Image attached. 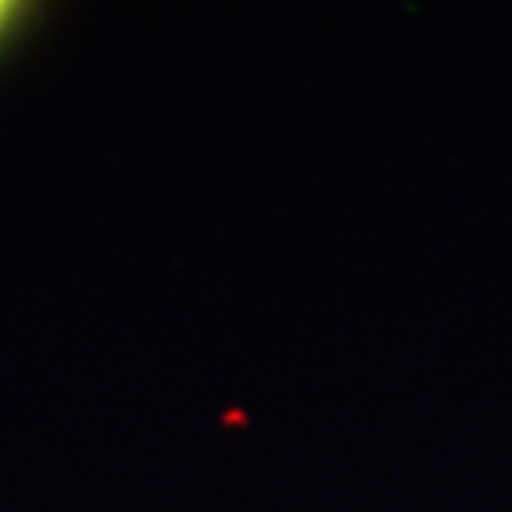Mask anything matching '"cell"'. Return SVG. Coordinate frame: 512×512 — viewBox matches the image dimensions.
Instances as JSON below:
<instances>
[{"label": "cell", "instance_id": "cell-1", "mask_svg": "<svg viewBox=\"0 0 512 512\" xmlns=\"http://www.w3.org/2000/svg\"><path fill=\"white\" fill-rule=\"evenodd\" d=\"M20 10H24L20 4H10V0H0V37H4V34H7V27L14 24V20L20 17Z\"/></svg>", "mask_w": 512, "mask_h": 512}]
</instances>
